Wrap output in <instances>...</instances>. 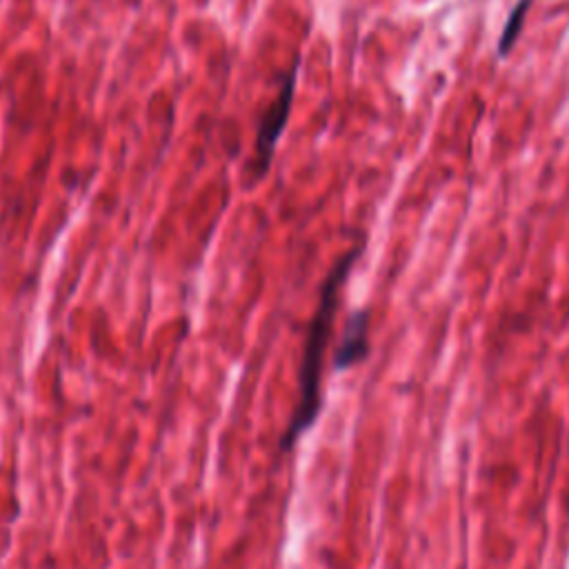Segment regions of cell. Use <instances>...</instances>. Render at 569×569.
<instances>
[{"mask_svg":"<svg viewBox=\"0 0 569 569\" xmlns=\"http://www.w3.org/2000/svg\"><path fill=\"white\" fill-rule=\"evenodd\" d=\"M298 67H300V58L293 60V64L289 67V71L282 78V84H280L273 102L260 116L258 131H256V156H253L256 178H262L269 171L273 153H276V147H278V140H280L284 127H287V120H289V113H291L293 93H296Z\"/></svg>","mask_w":569,"mask_h":569,"instance_id":"2","label":"cell"},{"mask_svg":"<svg viewBox=\"0 0 569 569\" xmlns=\"http://www.w3.org/2000/svg\"><path fill=\"white\" fill-rule=\"evenodd\" d=\"M533 0H516V4L511 7L509 16H507V22L502 27V33L498 38V56L500 58H507L511 53V49L516 47L518 38H520V31L525 27V18H527V11L531 9Z\"/></svg>","mask_w":569,"mask_h":569,"instance_id":"4","label":"cell"},{"mask_svg":"<svg viewBox=\"0 0 569 569\" xmlns=\"http://www.w3.org/2000/svg\"><path fill=\"white\" fill-rule=\"evenodd\" d=\"M369 322H371V311L367 307H360L349 313L342 338L333 351L331 365L336 371L351 369L360 365L369 356Z\"/></svg>","mask_w":569,"mask_h":569,"instance_id":"3","label":"cell"},{"mask_svg":"<svg viewBox=\"0 0 569 569\" xmlns=\"http://www.w3.org/2000/svg\"><path fill=\"white\" fill-rule=\"evenodd\" d=\"M365 251V242H358L356 247H351L349 251H345L333 267L329 269V273L322 280L320 287V300L318 307L309 320L307 327V340H305V349H302V358H300V369H298V389H300V398L293 407V413L289 418V425L284 429V433L280 436L278 442V451L280 453H289L300 436L311 429L322 411V360H325V349L329 345L331 338V329H333V318L340 305V293L345 282L349 280V273L353 269V264L358 262V258Z\"/></svg>","mask_w":569,"mask_h":569,"instance_id":"1","label":"cell"}]
</instances>
